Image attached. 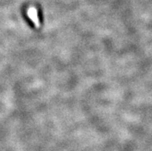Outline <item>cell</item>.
Wrapping results in <instances>:
<instances>
[{
	"instance_id": "6da1fadb",
	"label": "cell",
	"mask_w": 152,
	"mask_h": 151,
	"mask_svg": "<svg viewBox=\"0 0 152 151\" xmlns=\"http://www.w3.org/2000/svg\"><path fill=\"white\" fill-rule=\"evenodd\" d=\"M28 16L30 18V19L32 21V23H34L36 27H40V21H39V18H38L37 11L34 7H30L27 11Z\"/></svg>"
}]
</instances>
